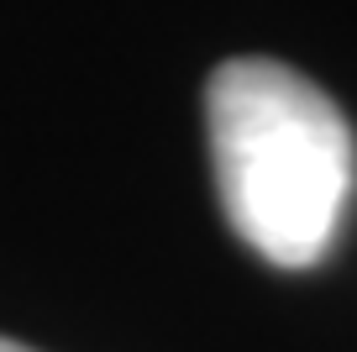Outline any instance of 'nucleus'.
Instances as JSON below:
<instances>
[{
  "label": "nucleus",
  "instance_id": "nucleus-2",
  "mask_svg": "<svg viewBox=\"0 0 357 352\" xmlns=\"http://www.w3.org/2000/svg\"><path fill=\"white\" fill-rule=\"evenodd\" d=\"M0 352H32V347H22V342H11V337H0Z\"/></svg>",
  "mask_w": 357,
  "mask_h": 352
},
{
  "label": "nucleus",
  "instance_id": "nucleus-1",
  "mask_svg": "<svg viewBox=\"0 0 357 352\" xmlns=\"http://www.w3.org/2000/svg\"><path fill=\"white\" fill-rule=\"evenodd\" d=\"M205 122L231 231L273 268L321 263L357 174L352 126L331 95L273 58H231L211 74Z\"/></svg>",
  "mask_w": 357,
  "mask_h": 352
}]
</instances>
